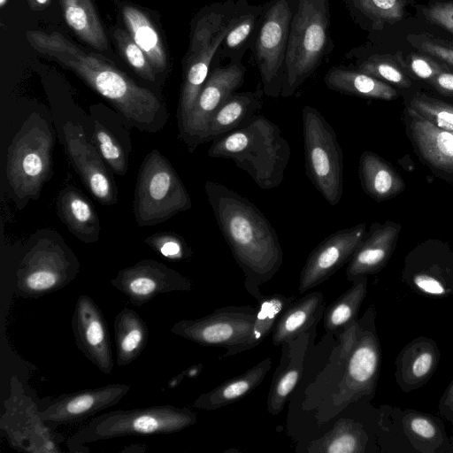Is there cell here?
<instances>
[{"mask_svg": "<svg viewBox=\"0 0 453 453\" xmlns=\"http://www.w3.org/2000/svg\"><path fill=\"white\" fill-rule=\"evenodd\" d=\"M54 135L50 124L32 113L13 136L6 158V178L19 210L37 200L53 173Z\"/></svg>", "mask_w": 453, "mask_h": 453, "instance_id": "obj_5", "label": "cell"}, {"mask_svg": "<svg viewBox=\"0 0 453 453\" xmlns=\"http://www.w3.org/2000/svg\"><path fill=\"white\" fill-rule=\"evenodd\" d=\"M331 46L329 0H298L290 25L280 96L294 95Z\"/></svg>", "mask_w": 453, "mask_h": 453, "instance_id": "obj_7", "label": "cell"}, {"mask_svg": "<svg viewBox=\"0 0 453 453\" xmlns=\"http://www.w3.org/2000/svg\"><path fill=\"white\" fill-rule=\"evenodd\" d=\"M7 0H0V5L3 7Z\"/></svg>", "mask_w": 453, "mask_h": 453, "instance_id": "obj_54", "label": "cell"}, {"mask_svg": "<svg viewBox=\"0 0 453 453\" xmlns=\"http://www.w3.org/2000/svg\"><path fill=\"white\" fill-rule=\"evenodd\" d=\"M129 390L127 384L114 383L63 394L39 405L40 414L45 424L56 430L59 426L84 421L116 405Z\"/></svg>", "mask_w": 453, "mask_h": 453, "instance_id": "obj_18", "label": "cell"}, {"mask_svg": "<svg viewBox=\"0 0 453 453\" xmlns=\"http://www.w3.org/2000/svg\"><path fill=\"white\" fill-rule=\"evenodd\" d=\"M367 434L362 426L348 418L340 419L322 438L314 441L309 452L362 453L367 443Z\"/></svg>", "mask_w": 453, "mask_h": 453, "instance_id": "obj_38", "label": "cell"}, {"mask_svg": "<svg viewBox=\"0 0 453 453\" xmlns=\"http://www.w3.org/2000/svg\"><path fill=\"white\" fill-rule=\"evenodd\" d=\"M402 120L419 161L434 176L453 184V133L436 127L407 106Z\"/></svg>", "mask_w": 453, "mask_h": 453, "instance_id": "obj_20", "label": "cell"}, {"mask_svg": "<svg viewBox=\"0 0 453 453\" xmlns=\"http://www.w3.org/2000/svg\"><path fill=\"white\" fill-rule=\"evenodd\" d=\"M367 233L359 223L326 236L310 253L299 278L298 291L303 294L320 285L349 263Z\"/></svg>", "mask_w": 453, "mask_h": 453, "instance_id": "obj_19", "label": "cell"}, {"mask_svg": "<svg viewBox=\"0 0 453 453\" xmlns=\"http://www.w3.org/2000/svg\"><path fill=\"white\" fill-rule=\"evenodd\" d=\"M111 284L135 306H142L158 295L189 291L193 287L180 273L153 259H142L119 270Z\"/></svg>", "mask_w": 453, "mask_h": 453, "instance_id": "obj_17", "label": "cell"}, {"mask_svg": "<svg viewBox=\"0 0 453 453\" xmlns=\"http://www.w3.org/2000/svg\"><path fill=\"white\" fill-rule=\"evenodd\" d=\"M358 177L365 193L379 203L396 196L406 187L392 165L370 150L359 157Z\"/></svg>", "mask_w": 453, "mask_h": 453, "instance_id": "obj_30", "label": "cell"}, {"mask_svg": "<svg viewBox=\"0 0 453 453\" xmlns=\"http://www.w3.org/2000/svg\"><path fill=\"white\" fill-rule=\"evenodd\" d=\"M56 208L60 220L77 239L87 244L99 240V218L93 204L81 190L73 186L62 188Z\"/></svg>", "mask_w": 453, "mask_h": 453, "instance_id": "obj_25", "label": "cell"}, {"mask_svg": "<svg viewBox=\"0 0 453 453\" xmlns=\"http://www.w3.org/2000/svg\"><path fill=\"white\" fill-rule=\"evenodd\" d=\"M305 172L311 184L332 206L343 194V152L336 133L319 111L302 110Z\"/></svg>", "mask_w": 453, "mask_h": 453, "instance_id": "obj_10", "label": "cell"}, {"mask_svg": "<svg viewBox=\"0 0 453 453\" xmlns=\"http://www.w3.org/2000/svg\"><path fill=\"white\" fill-rule=\"evenodd\" d=\"M207 200L231 253L242 269L246 289L257 299L259 286L280 270L283 251L278 234L249 199L213 180L204 184Z\"/></svg>", "mask_w": 453, "mask_h": 453, "instance_id": "obj_2", "label": "cell"}, {"mask_svg": "<svg viewBox=\"0 0 453 453\" xmlns=\"http://www.w3.org/2000/svg\"><path fill=\"white\" fill-rule=\"evenodd\" d=\"M352 286L324 311V328L326 333H335L353 321L359 311L367 292V276H360Z\"/></svg>", "mask_w": 453, "mask_h": 453, "instance_id": "obj_40", "label": "cell"}, {"mask_svg": "<svg viewBox=\"0 0 453 453\" xmlns=\"http://www.w3.org/2000/svg\"><path fill=\"white\" fill-rule=\"evenodd\" d=\"M403 427L413 448L421 453L436 452L447 440L442 423L436 417L420 411H406Z\"/></svg>", "mask_w": 453, "mask_h": 453, "instance_id": "obj_37", "label": "cell"}, {"mask_svg": "<svg viewBox=\"0 0 453 453\" xmlns=\"http://www.w3.org/2000/svg\"><path fill=\"white\" fill-rule=\"evenodd\" d=\"M401 230L402 226L392 220L373 222L348 263L347 279L353 281L360 276L380 272L396 247Z\"/></svg>", "mask_w": 453, "mask_h": 453, "instance_id": "obj_23", "label": "cell"}, {"mask_svg": "<svg viewBox=\"0 0 453 453\" xmlns=\"http://www.w3.org/2000/svg\"><path fill=\"white\" fill-rule=\"evenodd\" d=\"M257 306L228 305L199 319H182L171 327L180 337L203 346H220L228 353L250 337Z\"/></svg>", "mask_w": 453, "mask_h": 453, "instance_id": "obj_13", "label": "cell"}, {"mask_svg": "<svg viewBox=\"0 0 453 453\" xmlns=\"http://www.w3.org/2000/svg\"><path fill=\"white\" fill-rule=\"evenodd\" d=\"M324 311V296L319 291L294 300L284 309L274 326L273 344L282 346L295 341L317 323Z\"/></svg>", "mask_w": 453, "mask_h": 453, "instance_id": "obj_27", "label": "cell"}, {"mask_svg": "<svg viewBox=\"0 0 453 453\" xmlns=\"http://www.w3.org/2000/svg\"><path fill=\"white\" fill-rule=\"evenodd\" d=\"M292 343L293 341L282 344L281 364L274 373L270 387L266 408L273 415L282 411L301 377L304 353L297 356Z\"/></svg>", "mask_w": 453, "mask_h": 453, "instance_id": "obj_36", "label": "cell"}, {"mask_svg": "<svg viewBox=\"0 0 453 453\" xmlns=\"http://www.w3.org/2000/svg\"><path fill=\"white\" fill-rule=\"evenodd\" d=\"M324 82L332 90L362 98L393 101L401 96L396 88L346 66H333L326 73Z\"/></svg>", "mask_w": 453, "mask_h": 453, "instance_id": "obj_29", "label": "cell"}, {"mask_svg": "<svg viewBox=\"0 0 453 453\" xmlns=\"http://www.w3.org/2000/svg\"><path fill=\"white\" fill-rule=\"evenodd\" d=\"M196 422L195 411L170 404L115 410L92 418L67 439L65 445L71 452H85L87 443L125 436L173 434Z\"/></svg>", "mask_w": 453, "mask_h": 453, "instance_id": "obj_8", "label": "cell"}, {"mask_svg": "<svg viewBox=\"0 0 453 453\" xmlns=\"http://www.w3.org/2000/svg\"><path fill=\"white\" fill-rule=\"evenodd\" d=\"M211 157L232 160L262 189L278 188L290 159V146L280 128L257 114L245 126L212 141Z\"/></svg>", "mask_w": 453, "mask_h": 453, "instance_id": "obj_3", "label": "cell"}, {"mask_svg": "<svg viewBox=\"0 0 453 453\" xmlns=\"http://www.w3.org/2000/svg\"><path fill=\"white\" fill-rule=\"evenodd\" d=\"M4 408L0 430L12 448L28 453L61 452L63 436L45 424L39 405L25 393L16 375L10 379V393Z\"/></svg>", "mask_w": 453, "mask_h": 453, "instance_id": "obj_12", "label": "cell"}, {"mask_svg": "<svg viewBox=\"0 0 453 453\" xmlns=\"http://www.w3.org/2000/svg\"><path fill=\"white\" fill-rule=\"evenodd\" d=\"M381 360V349L373 326H362L358 322L356 339L348 355L340 358L345 366L333 395L340 407L371 395L377 384Z\"/></svg>", "mask_w": 453, "mask_h": 453, "instance_id": "obj_15", "label": "cell"}, {"mask_svg": "<svg viewBox=\"0 0 453 453\" xmlns=\"http://www.w3.org/2000/svg\"><path fill=\"white\" fill-rule=\"evenodd\" d=\"M191 206L190 196L170 161L158 150L148 153L134 188L133 211L137 225L163 223Z\"/></svg>", "mask_w": 453, "mask_h": 453, "instance_id": "obj_9", "label": "cell"}, {"mask_svg": "<svg viewBox=\"0 0 453 453\" xmlns=\"http://www.w3.org/2000/svg\"><path fill=\"white\" fill-rule=\"evenodd\" d=\"M438 409L442 418L453 423V380L441 395Z\"/></svg>", "mask_w": 453, "mask_h": 453, "instance_id": "obj_50", "label": "cell"}, {"mask_svg": "<svg viewBox=\"0 0 453 453\" xmlns=\"http://www.w3.org/2000/svg\"><path fill=\"white\" fill-rule=\"evenodd\" d=\"M272 363L270 357L263 359L244 373L229 379L199 395L192 403V407L215 411L245 397L262 383L272 367Z\"/></svg>", "mask_w": 453, "mask_h": 453, "instance_id": "obj_31", "label": "cell"}, {"mask_svg": "<svg viewBox=\"0 0 453 453\" xmlns=\"http://www.w3.org/2000/svg\"><path fill=\"white\" fill-rule=\"evenodd\" d=\"M356 68L401 91L420 88L402 65L399 53H374L357 61Z\"/></svg>", "mask_w": 453, "mask_h": 453, "instance_id": "obj_41", "label": "cell"}, {"mask_svg": "<svg viewBox=\"0 0 453 453\" xmlns=\"http://www.w3.org/2000/svg\"><path fill=\"white\" fill-rule=\"evenodd\" d=\"M144 242L167 259L181 260L191 255V250L185 241L173 233L153 234L148 236Z\"/></svg>", "mask_w": 453, "mask_h": 453, "instance_id": "obj_48", "label": "cell"}, {"mask_svg": "<svg viewBox=\"0 0 453 453\" xmlns=\"http://www.w3.org/2000/svg\"><path fill=\"white\" fill-rule=\"evenodd\" d=\"M65 150L82 182L103 205L118 202V190L105 168L100 153L92 145L79 123L66 121L63 126Z\"/></svg>", "mask_w": 453, "mask_h": 453, "instance_id": "obj_21", "label": "cell"}, {"mask_svg": "<svg viewBox=\"0 0 453 453\" xmlns=\"http://www.w3.org/2000/svg\"><path fill=\"white\" fill-rule=\"evenodd\" d=\"M350 16L363 29L381 31L402 22L414 0H344Z\"/></svg>", "mask_w": 453, "mask_h": 453, "instance_id": "obj_32", "label": "cell"}, {"mask_svg": "<svg viewBox=\"0 0 453 453\" xmlns=\"http://www.w3.org/2000/svg\"><path fill=\"white\" fill-rule=\"evenodd\" d=\"M113 327L116 363L124 367L134 362L143 351L149 339V329L142 317L129 308L118 312Z\"/></svg>", "mask_w": 453, "mask_h": 453, "instance_id": "obj_33", "label": "cell"}, {"mask_svg": "<svg viewBox=\"0 0 453 453\" xmlns=\"http://www.w3.org/2000/svg\"><path fill=\"white\" fill-rule=\"evenodd\" d=\"M26 38L35 51L73 72L106 99L129 126L141 132L156 133L165 125L168 113L165 104L103 56L57 31L28 30Z\"/></svg>", "mask_w": 453, "mask_h": 453, "instance_id": "obj_1", "label": "cell"}, {"mask_svg": "<svg viewBox=\"0 0 453 453\" xmlns=\"http://www.w3.org/2000/svg\"><path fill=\"white\" fill-rule=\"evenodd\" d=\"M182 375L183 374H180L179 376H176L174 378H173L170 381H169V387L171 388H174L175 386H177V384H179L181 380H182Z\"/></svg>", "mask_w": 453, "mask_h": 453, "instance_id": "obj_52", "label": "cell"}, {"mask_svg": "<svg viewBox=\"0 0 453 453\" xmlns=\"http://www.w3.org/2000/svg\"><path fill=\"white\" fill-rule=\"evenodd\" d=\"M93 139L98 152L118 175H125L128 163L125 152L115 137L97 120H95Z\"/></svg>", "mask_w": 453, "mask_h": 453, "instance_id": "obj_44", "label": "cell"}, {"mask_svg": "<svg viewBox=\"0 0 453 453\" xmlns=\"http://www.w3.org/2000/svg\"><path fill=\"white\" fill-rule=\"evenodd\" d=\"M38 4L43 5L48 2V0H35Z\"/></svg>", "mask_w": 453, "mask_h": 453, "instance_id": "obj_53", "label": "cell"}, {"mask_svg": "<svg viewBox=\"0 0 453 453\" xmlns=\"http://www.w3.org/2000/svg\"><path fill=\"white\" fill-rule=\"evenodd\" d=\"M264 94L261 86L254 91L234 92L211 116L202 143L245 126L261 110Z\"/></svg>", "mask_w": 453, "mask_h": 453, "instance_id": "obj_26", "label": "cell"}, {"mask_svg": "<svg viewBox=\"0 0 453 453\" xmlns=\"http://www.w3.org/2000/svg\"><path fill=\"white\" fill-rule=\"evenodd\" d=\"M414 8L419 19L453 35V0H427Z\"/></svg>", "mask_w": 453, "mask_h": 453, "instance_id": "obj_46", "label": "cell"}, {"mask_svg": "<svg viewBox=\"0 0 453 453\" xmlns=\"http://www.w3.org/2000/svg\"><path fill=\"white\" fill-rule=\"evenodd\" d=\"M298 0H272L265 4L253 46L265 96H280L290 25Z\"/></svg>", "mask_w": 453, "mask_h": 453, "instance_id": "obj_11", "label": "cell"}, {"mask_svg": "<svg viewBox=\"0 0 453 453\" xmlns=\"http://www.w3.org/2000/svg\"><path fill=\"white\" fill-rule=\"evenodd\" d=\"M295 300V296L286 297L273 294L262 296L257 299V313L250 337L245 342L234 348L223 357H229L254 349L273 333L274 326L284 309Z\"/></svg>", "mask_w": 453, "mask_h": 453, "instance_id": "obj_39", "label": "cell"}, {"mask_svg": "<svg viewBox=\"0 0 453 453\" xmlns=\"http://www.w3.org/2000/svg\"><path fill=\"white\" fill-rule=\"evenodd\" d=\"M236 13L237 4L228 0L203 7L192 20L189 45L182 60V83L177 110L179 132L189 118Z\"/></svg>", "mask_w": 453, "mask_h": 453, "instance_id": "obj_4", "label": "cell"}, {"mask_svg": "<svg viewBox=\"0 0 453 453\" xmlns=\"http://www.w3.org/2000/svg\"><path fill=\"white\" fill-rule=\"evenodd\" d=\"M234 20L224 37L216 57L228 59L230 64L242 62L245 52L254 46L265 5H251L238 0Z\"/></svg>", "mask_w": 453, "mask_h": 453, "instance_id": "obj_28", "label": "cell"}, {"mask_svg": "<svg viewBox=\"0 0 453 453\" xmlns=\"http://www.w3.org/2000/svg\"><path fill=\"white\" fill-rule=\"evenodd\" d=\"M201 370H202V365L193 366V367H190L188 371H186L185 374L188 377H195L199 373V372Z\"/></svg>", "mask_w": 453, "mask_h": 453, "instance_id": "obj_51", "label": "cell"}, {"mask_svg": "<svg viewBox=\"0 0 453 453\" xmlns=\"http://www.w3.org/2000/svg\"><path fill=\"white\" fill-rule=\"evenodd\" d=\"M113 37L126 62L139 76L154 82L157 72L144 51L134 42L130 35L121 28H116Z\"/></svg>", "mask_w": 453, "mask_h": 453, "instance_id": "obj_43", "label": "cell"}, {"mask_svg": "<svg viewBox=\"0 0 453 453\" xmlns=\"http://www.w3.org/2000/svg\"><path fill=\"white\" fill-rule=\"evenodd\" d=\"M72 329L79 350L102 372L111 374L113 355L107 321L102 310L88 295L78 297Z\"/></svg>", "mask_w": 453, "mask_h": 453, "instance_id": "obj_22", "label": "cell"}, {"mask_svg": "<svg viewBox=\"0 0 453 453\" xmlns=\"http://www.w3.org/2000/svg\"><path fill=\"white\" fill-rule=\"evenodd\" d=\"M406 41L418 51L428 54L453 68V42L427 33L410 34Z\"/></svg>", "mask_w": 453, "mask_h": 453, "instance_id": "obj_47", "label": "cell"}, {"mask_svg": "<svg viewBox=\"0 0 453 453\" xmlns=\"http://www.w3.org/2000/svg\"><path fill=\"white\" fill-rule=\"evenodd\" d=\"M65 22L86 43L105 50L108 42L101 20L91 0H60Z\"/></svg>", "mask_w": 453, "mask_h": 453, "instance_id": "obj_35", "label": "cell"}, {"mask_svg": "<svg viewBox=\"0 0 453 453\" xmlns=\"http://www.w3.org/2000/svg\"><path fill=\"white\" fill-rule=\"evenodd\" d=\"M428 86L442 96L453 97V68L447 65Z\"/></svg>", "mask_w": 453, "mask_h": 453, "instance_id": "obj_49", "label": "cell"}, {"mask_svg": "<svg viewBox=\"0 0 453 453\" xmlns=\"http://www.w3.org/2000/svg\"><path fill=\"white\" fill-rule=\"evenodd\" d=\"M398 53L402 65L418 83L429 85L435 75L447 65L439 59L418 50L407 54H403L402 51Z\"/></svg>", "mask_w": 453, "mask_h": 453, "instance_id": "obj_45", "label": "cell"}, {"mask_svg": "<svg viewBox=\"0 0 453 453\" xmlns=\"http://www.w3.org/2000/svg\"><path fill=\"white\" fill-rule=\"evenodd\" d=\"M440 356L433 339L419 336L407 343L395 359V377L401 390L407 393L424 386L436 371Z\"/></svg>", "mask_w": 453, "mask_h": 453, "instance_id": "obj_24", "label": "cell"}, {"mask_svg": "<svg viewBox=\"0 0 453 453\" xmlns=\"http://www.w3.org/2000/svg\"><path fill=\"white\" fill-rule=\"evenodd\" d=\"M402 280L412 290L432 298L453 296V250L438 239L429 238L406 255Z\"/></svg>", "mask_w": 453, "mask_h": 453, "instance_id": "obj_14", "label": "cell"}, {"mask_svg": "<svg viewBox=\"0 0 453 453\" xmlns=\"http://www.w3.org/2000/svg\"><path fill=\"white\" fill-rule=\"evenodd\" d=\"M80 262L60 234L40 229L27 242L15 273V290L38 298L60 290L79 274Z\"/></svg>", "mask_w": 453, "mask_h": 453, "instance_id": "obj_6", "label": "cell"}, {"mask_svg": "<svg viewBox=\"0 0 453 453\" xmlns=\"http://www.w3.org/2000/svg\"><path fill=\"white\" fill-rule=\"evenodd\" d=\"M122 18L128 34L144 51L157 73L167 67V56L161 37L149 16L137 7L127 4Z\"/></svg>", "mask_w": 453, "mask_h": 453, "instance_id": "obj_34", "label": "cell"}, {"mask_svg": "<svg viewBox=\"0 0 453 453\" xmlns=\"http://www.w3.org/2000/svg\"><path fill=\"white\" fill-rule=\"evenodd\" d=\"M242 62L212 68L198 95L189 118L179 137L193 151L202 144L209 121L218 108L244 82Z\"/></svg>", "mask_w": 453, "mask_h": 453, "instance_id": "obj_16", "label": "cell"}, {"mask_svg": "<svg viewBox=\"0 0 453 453\" xmlns=\"http://www.w3.org/2000/svg\"><path fill=\"white\" fill-rule=\"evenodd\" d=\"M407 106L438 128L453 133V104L422 91L420 88L401 91Z\"/></svg>", "mask_w": 453, "mask_h": 453, "instance_id": "obj_42", "label": "cell"}]
</instances>
